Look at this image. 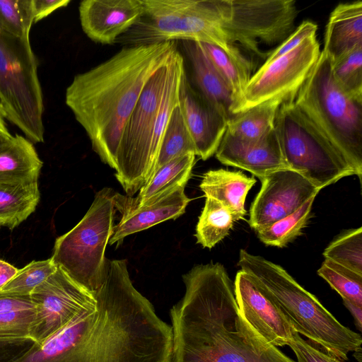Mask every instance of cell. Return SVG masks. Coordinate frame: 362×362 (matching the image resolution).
Masks as SVG:
<instances>
[{
  "mask_svg": "<svg viewBox=\"0 0 362 362\" xmlns=\"http://www.w3.org/2000/svg\"><path fill=\"white\" fill-rule=\"evenodd\" d=\"M33 23L32 0H0V31L28 38Z\"/></svg>",
  "mask_w": 362,
  "mask_h": 362,
  "instance_id": "obj_35",
  "label": "cell"
},
{
  "mask_svg": "<svg viewBox=\"0 0 362 362\" xmlns=\"http://www.w3.org/2000/svg\"><path fill=\"white\" fill-rule=\"evenodd\" d=\"M223 164L247 170L259 180L288 168L283 156L275 127L257 140H244L226 131L215 153Z\"/></svg>",
  "mask_w": 362,
  "mask_h": 362,
  "instance_id": "obj_19",
  "label": "cell"
},
{
  "mask_svg": "<svg viewBox=\"0 0 362 362\" xmlns=\"http://www.w3.org/2000/svg\"><path fill=\"white\" fill-rule=\"evenodd\" d=\"M38 62L28 38L0 31V106L5 118L33 143L44 142Z\"/></svg>",
  "mask_w": 362,
  "mask_h": 362,
  "instance_id": "obj_8",
  "label": "cell"
},
{
  "mask_svg": "<svg viewBox=\"0 0 362 362\" xmlns=\"http://www.w3.org/2000/svg\"><path fill=\"white\" fill-rule=\"evenodd\" d=\"M238 265L271 297L293 329L311 344L344 361L362 351L361 336L341 325L283 267L240 250Z\"/></svg>",
  "mask_w": 362,
  "mask_h": 362,
  "instance_id": "obj_4",
  "label": "cell"
},
{
  "mask_svg": "<svg viewBox=\"0 0 362 362\" xmlns=\"http://www.w3.org/2000/svg\"><path fill=\"white\" fill-rule=\"evenodd\" d=\"M70 0H32L34 23L47 17L54 11L66 7Z\"/></svg>",
  "mask_w": 362,
  "mask_h": 362,
  "instance_id": "obj_41",
  "label": "cell"
},
{
  "mask_svg": "<svg viewBox=\"0 0 362 362\" xmlns=\"http://www.w3.org/2000/svg\"><path fill=\"white\" fill-rule=\"evenodd\" d=\"M18 270L10 263L0 259V288L15 276Z\"/></svg>",
  "mask_w": 362,
  "mask_h": 362,
  "instance_id": "obj_42",
  "label": "cell"
},
{
  "mask_svg": "<svg viewBox=\"0 0 362 362\" xmlns=\"http://www.w3.org/2000/svg\"><path fill=\"white\" fill-rule=\"evenodd\" d=\"M38 183H0V226L12 230L35 211L40 202Z\"/></svg>",
  "mask_w": 362,
  "mask_h": 362,
  "instance_id": "obj_26",
  "label": "cell"
},
{
  "mask_svg": "<svg viewBox=\"0 0 362 362\" xmlns=\"http://www.w3.org/2000/svg\"><path fill=\"white\" fill-rule=\"evenodd\" d=\"M256 182L240 171L211 170L203 175L199 187L205 197L214 199L226 207L236 221L246 214L245 198Z\"/></svg>",
  "mask_w": 362,
  "mask_h": 362,
  "instance_id": "obj_23",
  "label": "cell"
},
{
  "mask_svg": "<svg viewBox=\"0 0 362 362\" xmlns=\"http://www.w3.org/2000/svg\"><path fill=\"white\" fill-rule=\"evenodd\" d=\"M43 163L33 143L21 135H0V183L37 182Z\"/></svg>",
  "mask_w": 362,
  "mask_h": 362,
  "instance_id": "obj_21",
  "label": "cell"
},
{
  "mask_svg": "<svg viewBox=\"0 0 362 362\" xmlns=\"http://www.w3.org/2000/svg\"><path fill=\"white\" fill-rule=\"evenodd\" d=\"M35 309L30 296H12L0 293V313Z\"/></svg>",
  "mask_w": 362,
  "mask_h": 362,
  "instance_id": "obj_40",
  "label": "cell"
},
{
  "mask_svg": "<svg viewBox=\"0 0 362 362\" xmlns=\"http://www.w3.org/2000/svg\"><path fill=\"white\" fill-rule=\"evenodd\" d=\"M293 101L361 180L362 100L349 96L337 85L323 50Z\"/></svg>",
  "mask_w": 362,
  "mask_h": 362,
  "instance_id": "obj_5",
  "label": "cell"
},
{
  "mask_svg": "<svg viewBox=\"0 0 362 362\" xmlns=\"http://www.w3.org/2000/svg\"><path fill=\"white\" fill-rule=\"evenodd\" d=\"M182 279L185 293L170 310V362H296L245 321L222 264L197 265Z\"/></svg>",
  "mask_w": 362,
  "mask_h": 362,
  "instance_id": "obj_2",
  "label": "cell"
},
{
  "mask_svg": "<svg viewBox=\"0 0 362 362\" xmlns=\"http://www.w3.org/2000/svg\"><path fill=\"white\" fill-rule=\"evenodd\" d=\"M199 42L214 67L231 90L233 100L231 109L233 115L252 76L251 70L238 64L220 47L206 42Z\"/></svg>",
  "mask_w": 362,
  "mask_h": 362,
  "instance_id": "obj_30",
  "label": "cell"
},
{
  "mask_svg": "<svg viewBox=\"0 0 362 362\" xmlns=\"http://www.w3.org/2000/svg\"><path fill=\"white\" fill-rule=\"evenodd\" d=\"M177 49L176 41L124 47L67 87L66 105L101 160L116 169L122 134L148 80Z\"/></svg>",
  "mask_w": 362,
  "mask_h": 362,
  "instance_id": "obj_3",
  "label": "cell"
},
{
  "mask_svg": "<svg viewBox=\"0 0 362 362\" xmlns=\"http://www.w3.org/2000/svg\"><path fill=\"white\" fill-rule=\"evenodd\" d=\"M96 308L76 315L19 362H170L171 326L134 286L126 259H106Z\"/></svg>",
  "mask_w": 362,
  "mask_h": 362,
  "instance_id": "obj_1",
  "label": "cell"
},
{
  "mask_svg": "<svg viewBox=\"0 0 362 362\" xmlns=\"http://www.w3.org/2000/svg\"><path fill=\"white\" fill-rule=\"evenodd\" d=\"M295 94L281 105L274 123L288 168L320 190L356 175L344 158L294 105Z\"/></svg>",
  "mask_w": 362,
  "mask_h": 362,
  "instance_id": "obj_9",
  "label": "cell"
},
{
  "mask_svg": "<svg viewBox=\"0 0 362 362\" xmlns=\"http://www.w3.org/2000/svg\"><path fill=\"white\" fill-rule=\"evenodd\" d=\"M187 154L197 156L195 145L179 103L170 116L153 173L164 164Z\"/></svg>",
  "mask_w": 362,
  "mask_h": 362,
  "instance_id": "obj_27",
  "label": "cell"
},
{
  "mask_svg": "<svg viewBox=\"0 0 362 362\" xmlns=\"http://www.w3.org/2000/svg\"><path fill=\"white\" fill-rule=\"evenodd\" d=\"M180 106L197 156L206 160L215 154L226 131L228 118L194 88L186 72L180 85Z\"/></svg>",
  "mask_w": 362,
  "mask_h": 362,
  "instance_id": "obj_18",
  "label": "cell"
},
{
  "mask_svg": "<svg viewBox=\"0 0 362 362\" xmlns=\"http://www.w3.org/2000/svg\"><path fill=\"white\" fill-rule=\"evenodd\" d=\"M317 25L310 21H304L281 44L270 52L264 62H271L290 52L308 37L316 35Z\"/></svg>",
  "mask_w": 362,
  "mask_h": 362,
  "instance_id": "obj_38",
  "label": "cell"
},
{
  "mask_svg": "<svg viewBox=\"0 0 362 362\" xmlns=\"http://www.w3.org/2000/svg\"><path fill=\"white\" fill-rule=\"evenodd\" d=\"M325 259L362 274V228L344 231L322 253Z\"/></svg>",
  "mask_w": 362,
  "mask_h": 362,
  "instance_id": "obj_31",
  "label": "cell"
},
{
  "mask_svg": "<svg viewBox=\"0 0 362 362\" xmlns=\"http://www.w3.org/2000/svg\"><path fill=\"white\" fill-rule=\"evenodd\" d=\"M35 316L29 337L40 344L81 312L96 308L93 293L60 267L30 293Z\"/></svg>",
  "mask_w": 362,
  "mask_h": 362,
  "instance_id": "obj_13",
  "label": "cell"
},
{
  "mask_svg": "<svg viewBox=\"0 0 362 362\" xmlns=\"http://www.w3.org/2000/svg\"><path fill=\"white\" fill-rule=\"evenodd\" d=\"M223 30L242 53L267 59L259 45H279L296 29L293 0H218Z\"/></svg>",
  "mask_w": 362,
  "mask_h": 362,
  "instance_id": "obj_10",
  "label": "cell"
},
{
  "mask_svg": "<svg viewBox=\"0 0 362 362\" xmlns=\"http://www.w3.org/2000/svg\"><path fill=\"white\" fill-rule=\"evenodd\" d=\"M344 305L354 317L356 327L361 331L362 328V307L358 306L348 300L342 299Z\"/></svg>",
  "mask_w": 362,
  "mask_h": 362,
  "instance_id": "obj_43",
  "label": "cell"
},
{
  "mask_svg": "<svg viewBox=\"0 0 362 362\" xmlns=\"http://www.w3.org/2000/svg\"><path fill=\"white\" fill-rule=\"evenodd\" d=\"M317 273L342 299L362 307V274L325 259Z\"/></svg>",
  "mask_w": 362,
  "mask_h": 362,
  "instance_id": "obj_32",
  "label": "cell"
},
{
  "mask_svg": "<svg viewBox=\"0 0 362 362\" xmlns=\"http://www.w3.org/2000/svg\"><path fill=\"white\" fill-rule=\"evenodd\" d=\"M331 64L337 85L349 96L362 100V45Z\"/></svg>",
  "mask_w": 362,
  "mask_h": 362,
  "instance_id": "obj_33",
  "label": "cell"
},
{
  "mask_svg": "<svg viewBox=\"0 0 362 362\" xmlns=\"http://www.w3.org/2000/svg\"><path fill=\"white\" fill-rule=\"evenodd\" d=\"M260 181L262 186L251 204L248 221L255 232L293 213L320 192L289 168L274 171Z\"/></svg>",
  "mask_w": 362,
  "mask_h": 362,
  "instance_id": "obj_14",
  "label": "cell"
},
{
  "mask_svg": "<svg viewBox=\"0 0 362 362\" xmlns=\"http://www.w3.org/2000/svg\"><path fill=\"white\" fill-rule=\"evenodd\" d=\"M195 158L194 154H187L164 164L153 173L136 197L127 196L129 202L139 206L173 189L185 187L190 178Z\"/></svg>",
  "mask_w": 362,
  "mask_h": 362,
  "instance_id": "obj_24",
  "label": "cell"
},
{
  "mask_svg": "<svg viewBox=\"0 0 362 362\" xmlns=\"http://www.w3.org/2000/svg\"><path fill=\"white\" fill-rule=\"evenodd\" d=\"M230 211L214 199L206 197L196 226L197 243L211 248L229 233L234 223Z\"/></svg>",
  "mask_w": 362,
  "mask_h": 362,
  "instance_id": "obj_28",
  "label": "cell"
},
{
  "mask_svg": "<svg viewBox=\"0 0 362 362\" xmlns=\"http://www.w3.org/2000/svg\"><path fill=\"white\" fill-rule=\"evenodd\" d=\"M233 286L238 309L249 325L268 344L288 345L295 330L264 289L242 270L237 272Z\"/></svg>",
  "mask_w": 362,
  "mask_h": 362,
  "instance_id": "obj_15",
  "label": "cell"
},
{
  "mask_svg": "<svg viewBox=\"0 0 362 362\" xmlns=\"http://www.w3.org/2000/svg\"><path fill=\"white\" fill-rule=\"evenodd\" d=\"M57 268V265L51 257L45 260L32 261L18 270L15 276L0 288V293L30 296Z\"/></svg>",
  "mask_w": 362,
  "mask_h": 362,
  "instance_id": "obj_34",
  "label": "cell"
},
{
  "mask_svg": "<svg viewBox=\"0 0 362 362\" xmlns=\"http://www.w3.org/2000/svg\"><path fill=\"white\" fill-rule=\"evenodd\" d=\"M140 19L116 43L124 47L192 40L220 47L243 66L250 60L228 40L222 28L218 0H142Z\"/></svg>",
  "mask_w": 362,
  "mask_h": 362,
  "instance_id": "obj_6",
  "label": "cell"
},
{
  "mask_svg": "<svg viewBox=\"0 0 362 362\" xmlns=\"http://www.w3.org/2000/svg\"><path fill=\"white\" fill-rule=\"evenodd\" d=\"M114 194L108 188L98 192L82 219L56 239L51 257L91 293L98 290L105 279V252L114 227Z\"/></svg>",
  "mask_w": 362,
  "mask_h": 362,
  "instance_id": "obj_7",
  "label": "cell"
},
{
  "mask_svg": "<svg viewBox=\"0 0 362 362\" xmlns=\"http://www.w3.org/2000/svg\"><path fill=\"white\" fill-rule=\"evenodd\" d=\"M142 0H83L78 6L81 28L92 41L113 45L143 16Z\"/></svg>",
  "mask_w": 362,
  "mask_h": 362,
  "instance_id": "obj_16",
  "label": "cell"
},
{
  "mask_svg": "<svg viewBox=\"0 0 362 362\" xmlns=\"http://www.w3.org/2000/svg\"><path fill=\"white\" fill-rule=\"evenodd\" d=\"M35 309L0 313V340L29 337Z\"/></svg>",
  "mask_w": 362,
  "mask_h": 362,
  "instance_id": "obj_36",
  "label": "cell"
},
{
  "mask_svg": "<svg viewBox=\"0 0 362 362\" xmlns=\"http://www.w3.org/2000/svg\"><path fill=\"white\" fill-rule=\"evenodd\" d=\"M185 187L173 189L139 206L131 204L127 196L115 192V208L121 213L122 216L113 227L109 244L112 245L127 235L180 216L191 200L185 194Z\"/></svg>",
  "mask_w": 362,
  "mask_h": 362,
  "instance_id": "obj_17",
  "label": "cell"
},
{
  "mask_svg": "<svg viewBox=\"0 0 362 362\" xmlns=\"http://www.w3.org/2000/svg\"><path fill=\"white\" fill-rule=\"evenodd\" d=\"M316 35L290 52L264 64L252 75L233 115L275 98L288 99L308 77L320 54Z\"/></svg>",
  "mask_w": 362,
  "mask_h": 362,
  "instance_id": "obj_12",
  "label": "cell"
},
{
  "mask_svg": "<svg viewBox=\"0 0 362 362\" xmlns=\"http://www.w3.org/2000/svg\"><path fill=\"white\" fill-rule=\"evenodd\" d=\"M35 344L30 337L0 340V362H19Z\"/></svg>",
  "mask_w": 362,
  "mask_h": 362,
  "instance_id": "obj_39",
  "label": "cell"
},
{
  "mask_svg": "<svg viewBox=\"0 0 362 362\" xmlns=\"http://www.w3.org/2000/svg\"><path fill=\"white\" fill-rule=\"evenodd\" d=\"M361 45L362 1L339 4L326 26L324 52L332 63Z\"/></svg>",
  "mask_w": 362,
  "mask_h": 362,
  "instance_id": "obj_22",
  "label": "cell"
},
{
  "mask_svg": "<svg viewBox=\"0 0 362 362\" xmlns=\"http://www.w3.org/2000/svg\"><path fill=\"white\" fill-rule=\"evenodd\" d=\"M287 99L275 98L230 117L226 131L244 140H257L274 128L281 105Z\"/></svg>",
  "mask_w": 362,
  "mask_h": 362,
  "instance_id": "obj_25",
  "label": "cell"
},
{
  "mask_svg": "<svg viewBox=\"0 0 362 362\" xmlns=\"http://www.w3.org/2000/svg\"><path fill=\"white\" fill-rule=\"evenodd\" d=\"M171 57L146 83L122 134L115 177L129 197L139 191L151 175L148 144L169 76Z\"/></svg>",
  "mask_w": 362,
  "mask_h": 362,
  "instance_id": "obj_11",
  "label": "cell"
},
{
  "mask_svg": "<svg viewBox=\"0 0 362 362\" xmlns=\"http://www.w3.org/2000/svg\"><path fill=\"white\" fill-rule=\"evenodd\" d=\"M182 45L191 69V84L229 119L233 115V104L230 87L214 67L199 42L183 40Z\"/></svg>",
  "mask_w": 362,
  "mask_h": 362,
  "instance_id": "obj_20",
  "label": "cell"
},
{
  "mask_svg": "<svg viewBox=\"0 0 362 362\" xmlns=\"http://www.w3.org/2000/svg\"><path fill=\"white\" fill-rule=\"evenodd\" d=\"M315 198H310L293 213L257 231L260 241L267 245L283 247L300 235L311 216Z\"/></svg>",
  "mask_w": 362,
  "mask_h": 362,
  "instance_id": "obj_29",
  "label": "cell"
},
{
  "mask_svg": "<svg viewBox=\"0 0 362 362\" xmlns=\"http://www.w3.org/2000/svg\"><path fill=\"white\" fill-rule=\"evenodd\" d=\"M288 346L296 354L297 362H344L304 340L296 331Z\"/></svg>",
  "mask_w": 362,
  "mask_h": 362,
  "instance_id": "obj_37",
  "label": "cell"
},
{
  "mask_svg": "<svg viewBox=\"0 0 362 362\" xmlns=\"http://www.w3.org/2000/svg\"><path fill=\"white\" fill-rule=\"evenodd\" d=\"M5 117L0 106V135H6L10 134L8 130L6 123L4 120Z\"/></svg>",
  "mask_w": 362,
  "mask_h": 362,
  "instance_id": "obj_44",
  "label": "cell"
}]
</instances>
